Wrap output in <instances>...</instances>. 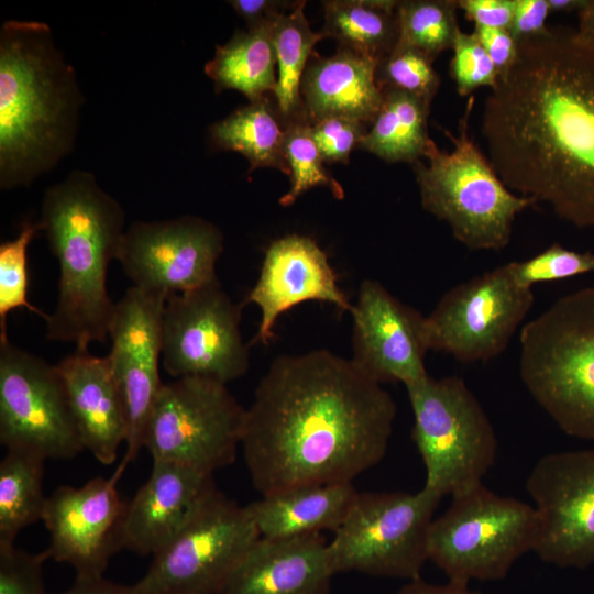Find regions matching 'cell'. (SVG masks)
<instances>
[{"instance_id": "6da1fadb", "label": "cell", "mask_w": 594, "mask_h": 594, "mask_svg": "<svg viewBox=\"0 0 594 594\" xmlns=\"http://www.w3.org/2000/svg\"><path fill=\"white\" fill-rule=\"evenodd\" d=\"M397 408L382 384L328 350L274 359L245 409L241 449L262 496L351 483L386 454Z\"/></svg>"}, {"instance_id": "7a4b0ae2", "label": "cell", "mask_w": 594, "mask_h": 594, "mask_svg": "<svg viewBox=\"0 0 594 594\" xmlns=\"http://www.w3.org/2000/svg\"><path fill=\"white\" fill-rule=\"evenodd\" d=\"M481 131L512 191L578 228L594 226L593 46L565 29L519 43L485 99Z\"/></svg>"}, {"instance_id": "3957f363", "label": "cell", "mask_w": 594, "mask_h": 594, "mask_svg": "<svg viewBox=\"0 0 594 594\" xmlns=\"http://www.w3.org/2000/svg\"><path fill=\"white\" fill-rule=\"evenodd\" d=\"M84 95L40 21L0 29V187L30 186L74 148Z\"/></svg>"}, {"instance_id": "277c9868", "label": "cell", "mask_w": 594, "mask_h": 594, "mask_svg": "<svg viewBox=\"0 0 594 594\" xmlns=\"http://www.w3.org/2000/svg\"><path fill=\"white\" fill-rule=\"evenodd\" d=\"M124 217L87 170L75 169L46 189L40 223L59 266L56 306L45 319L48 340L79 351L106 341L116 307L107 274L125 232Z\"/></svg>"}, {"instance_id": "5b68a950", "label": "cell", "mask_w": 594, "mask_h": 594, "mask_svg": "<svg viewBox=\"0 0 594 594\" xmlns=\"http://www.w3.org/2000/svg\"><path fill=\"white\" fill-rule=\"evenodd\" d=\"M519 375L566 435L594 441V286L557 299L519 336Z\"/></svg>"}, {"instance_id": "8992f818", "label": "cell", "mask_w": 594, "mask_h": 594, "mask_svg": "<svg viewBox=\"0 0 594 594\" xmlns=\"http://www.w3.org/2000/svg\"><path fill=\"white\" fill-rule=\"evenodd\" d=\"M470 96L458 133L443 130L452 150L432 141L413 164L425 210L448 223L457 241L472 251H499L510 241L516 216L537 202L512 191L470 135Z\"/></svg>"}, {"instance_id": "52a82bcc", "label": "cell", "mask_w": 594, "mask_h": 594, "mask_svg": "<svg viewBox=\"0 0 594 594\" xmlns=\"http://www.w3.org/2000/svg\"><path fill=\"white\" fill-rule=\"evenodd\" d=\"M405 387L414 415L411 438L426 469L424 487L453 497L483 484L496 458L497 440L465 382L428 374Z\"/></svg>"}, {"instance_id": "ba28073f", "label": "cell", "mask_w": 594, "mask_h": 594, "mask_svg": "<svg viewBox=\"0 0 594 594\" xmlns=\"http://www.w3.org/2000/svg\"><path fill=\"white\" fill-rule=\"evenodd\" d=\"M538 529L534 506L481 484L453 496L450 507L433 518L428 557L451 582L499 581L534 550Z\"/></svg>"}, {"instance_id": "9c48e42d", "label": "cell", "mask_w": 594, "mask_h": 594, "mask_svg": "<svg viewBox=\"0 0 594 594\" xmlns=\"http://www.w3.org/2000/svg\"><path fill=\"white\" fill-rule=\"evenodd\" d=\"M442 497L416 493H359L349 515L328 542L333 574L359 572L415 580L429 560L428 539Z\"/></svg>"}, {"instance_id": "30bf717a", "label": "cell", "mask_w": 594, "mask_h": 594, "mask_svg": "<svg viewBox=\"0 0 594 594\" xmlns=\"http://www.w3.org/2000/svg\"><path fill=\"white\" fill-rule=\"evenodd\" d=\"M243 408L227 384L201 377L164 383L143 438L153 461L205 473L231 465L241 447Z\"/></svg>"}, {"instance_id": "8fae6325", "label": "cell", "mask_w": 594, "mask_h": 594, "mask_svg": "<svg viewBox=\"0 0 594 594\" xmlns=\"http://www.w3.org/2000/svg\"><path fill=\"white\" fill-rule=\"evenodd\" d=\"M258 539L246 507L216 490L138 582L148 594H220Z\"/></svg>"}, {"instance_id": "7c38bea8", "label": "cell", "mask_w": 594, "mask_h": 594, "mask_svg": "<svg viewBox=\"0 0 594 594\" xmlns=\"http://www.w3.org/2000/svg\"><path fill=\"white\" fill-rule=\"evenodd\" d=\"M0 442L45 460L82 450L62 377L47 363L0 336Z\"/></svg>"}, {"instance_id": "4fadbf2b", "label": "cell", "mask_w": 594, "mask_h": 594, "mask_svg": "<svg viewBox=\"0 0 594 594\" xmlns=\"http://www.w3.org/2000/svg\"><path fill=\"white\" fill-rule=\"evenodd\" d=\"M534 304L512 262L450 288L427 316L429 349L462 363L502 354Z\"/></svg>"}, {"instance_id": "5bb4252c", "label": "cell", "mask_w": 594, "mask_h": 594, "mask_svg": "<svg viewBox=\"0 0 594 594\" xmlns=\"http://www.w3.org/2000/svg\"><path fill=\"white\" fill-rule=\"evenodd\" d=\"M241 305L219 280L170 295L162 321V359L174 378L201 377L228 384L245 375L249 349L241 331Z\"/></svg>"}, {"instance_id": "9a60e30c", "label": "cell", "mask_w": 594, "mask_h": 594, "mask_svg": "<svg viewBox=\"0 0 594 594\" xmlns=\"http://www.w3.org/2000/svg\"><path fill=\"white\" fill-rule=\"evenodd\" d=\"M526 490L539 519L532 551L559 568L594 565V448L542 457Z\"/></svg>"}, {"instance_id": "2e32d148", "label": "cell", "mask_w": 594, "mask_h": 594, "mask_svg": "<svg viewBox=\"0 0 594 594\" xmlns=\"http://www.w3.org/2000/svg\"><path fill=\"white\" fill-rule=\"evenodd\" d=\"M223 235L197 216L133 222L121 240L117 260L133 286L168 297L218 280L216 264Z\"/></svg>"}, {"instance_id": "e0dca14e", "label": "cell", "mask_w": 594, "mask_h": 594, "mask_svg": "<svg viewBox=\"0 0 594 594\" xmlns=\"http://www.w3.org/2000/svg\"><path fill=\"white\" fill-rule=\"evenodd\" d=\"M168 296L132 286L116 304L107 355L125 408L128 436L119 463L127 468L143 448L144 431L164 383L160 376L162 321Z\"/></svg>"}, {"instance_id": "ac0fdd59", "label": "cell", "mask_w": 594, "mask_h": 594, "mask_svg": "<svg viewBox=\"0 0 594 594\" xmlns=\"http://www.w3.org/2000/svg\"><path fill=\"white\" fill-rule=\"evenodd\" d=\"M125 468L80 487L62 485L47 496L42 521L50 535V559L70 565L76 576L103 575L110 559L123 549L127 509L117 488Z\"/></svg>"}, {"instance_id": "d6986e66", "label": "cell", "mask_w": 594, "mask_h": 594, "mask_svg": "<svg viewBox=\"0 0 594 594\" xmlns=\"http://www.w3.org/2000/svg\"><path fill=\"white\" fill-rule=\"evenodd\" d=\"M353 318L351 361L371 380L413 384L428 375L427 316L402 302L381 283H361Z\"/></svg>"}, {"instance_id": "ffe728a7", "label": "cell", "mask_w": 594, "mask_h": 594, "mask_svg": "<svg viewBox=\"0 0 594 594\" xmlns=\"http://www.w3.org/2000/svg\"><path fill=\"white\" fill-rule=\"evenodd\" d=\"M308 300L329 302L349 314L353 308L324 251L309 237H282L267 248L258 279L245 300L261 311L254 341L268 344L280 315Z\"/></svg>"}, {"instance_id": "44dd1931", "label": "cell", "mask_w": 594, "mask_h": 594, "mask_svg": "<svg viewBox=\"0 0 594 594\" xmlns=\"http://www.w3.org/2000/svg\"><path fill=\"white\" fill-rule=\"evenodd\" d=\"M217 490L213 474L153 461L146 482L127 503L123 549L154 557L187 525Z\"/></svg>"}, {"instance_id": "7402d4cb", "label": "cell", "mask_w": 594, "mask_h": 594, "mask_svg": "<svg viewBox=\"0 0 594 594\" xmlns=\"http://www.w3.org/2000/svg\"><path fill=\"white\" fill-rule=\"evenodd\" d=\"M56 369L82 443L103 465H111L128 436L124 404L108 356L76 350Z\"/></svg>"}, {"instance_id": "603a6c76", "label": "cell", "mask_w": 594, "mask_h": 594, "mask_svg": "<svg viewBox=\"0 0 594 594\" xmlns=\"http://www.w3.org/2000/svg\"><path fill=\"white\" fill-rule=\"evenodd\" d=\"M327 547L320 534L260 537L220 594H331Z\"/></svg>"}, {"instance_id": "cb8c5ba5", "label": "cell", "mask_w": 594, "mask_h": 594, "mask_svg": "<svg viewBox=\"0 0 594 594\" xmlns=\"http://www.w3.org/2000/svg\"><path fill=\"white\" fill-rule=\"evenodd\" d=\"M377 63L343 46L328 57L314 52L300 86L308 122L341 117L373 123L384 98L376 79Z\"/></svg>"}, {"instance_id": "d4e9b609", "label": "cell", "mask_w": 594, "mask_h": 594, "mask_svg": "<svg viewBox=\"0 0 594 594\" xmlns=\"http://www.w3.org/2000/svg\"><path fill=\"white\" fill-rule=\"evenodd\" d=\"M358 495L351 483L308 485L262 496L245 507L260 537L290 539L336 531Z\"/></svg>"}, {"instance_id": "484cf974", "label": "cell", "mask_w": 594, "mask_h": 594, "mask_svg": "<svg viewBox=\"0 0 594 594\" xmlns=\"http://www.w3.org/2000/svg\"><path fill=\"white\" fill-rule=\"evenodd\" d=\"M275 20L237 31L226 44L217 45L213 57L205 65V73L213 80L217 92L234 89L250 102L268 92L274 95L277 85Z\"/></svg>"}, {"instance_id": "4316f807", "label": "cell", "mask_w": 594, "mask_h": 594, "mask_svg": "<svg viewBox=\"0 0 594 594\" xmlns=\"http://www.w3.org/2000/svg\"><path fill=\"white\" fill-rule=\"evenodd\" d=\"M285 129L276 103L265 96L213 123L209 131L217 146L248 158L249 173L257 167H273L289 175L284 148Z\"/></svg>"}, {"instance_id": "83f0119b", "label": "cell", "mask_w": 594, "mask_h": 594, "mask_svg": "<svg viewBox=\"0 0 594 594\" xmlns=\"http://www.w3.org/2000/svg\"><path fill=\"white\" fill-rule=\"evenodd\" d=\"M430 105L410 94L385 90L372 128L359 146L391 163L420 161L433 141L428 134Z\"/></svg>"}, {"instance_id": "f1b7e54d", "label": "cell", "mask_w": 594, "mask_h": 594, "mask_svg": "<svg viewBox=\"0 0 594 594\" xmlns=\"http://www.w3.org/2000/svg\"><path fill=\"white\" fill-rule=\"evenodd\" d=\"M322 33L340 46L351 48L377 61L389 54L398 43V1L394 0H328L323 1Z\"/></svg>"}, {"instance_id": "f546056e", "label": "cell", "mask_w": 594, "mask_h": 594, "mask_svg": "<svg viewBox=\"0 0 594 594\" xmlns=\"http://www.w3.org/2000/svg\"><path fill=\"white\" fill-rule=\"evenodd\" d=\"M305 1L280 14L274 23V44L278 77L274 92L277 109L287 124L307 121L300 94L302 75L315 45L326 38L322 32H314L305 15Z\"/></svg>"}, {"instance_id": "4dcf8cb0", "label": "cell", "mask_w": 594, "mask_h": 594, "mask_svg": "<svg viewBox=\"0 0 594 594\" xmlns=\"http://www.w3.org/2000/svg\"><path fill=\"white\" fill-rule=\"evenodd\" d=\"M45 459L7 450L0 462V544L14 543L26 527L42 520L47 496L43 490Z\"/></svg>"}, {"instance_id": "1f68e13d", "label": "cell", "mask_w": 594, "mask_h": 594, "mask_svg": "<svg viewBox=\"0 0 594 594\" xmlns=\"http://www.w3.org/2000/svg\"><path fill=\"white\" fill-rule=\"evenodd\" d=\"M457 0L398 1V44L415 47L432 61L451 50L461 30Z\"/></svg>"}, {"instance_id": "d6a6232c", "label": "cell", "mask_w": 594, "mask_h": 594, "mask_svg": "<svg viewBox=\"0 0 594 594\" xmlns=\"http://www.w3.org/2000/svg\"><path fill=\"white\" fill-rule=\"evenodd\" d=\"M284 148L290 188L279 198L282 206L293 205L301 194L316 186L329 188L337 199L344 197L341 184L323 166L324 161L312 138L309 122L286 124Z\"/></svg>"}, {"instance_id": "836d02e7", "label": "cell", "mask_w": 594, "mask_h": 594, "mask_svg": "<svg viewBox=\"0 0 594 594\" xmlns=\"http://www.w3.org/2000/svg\"><path fill=\"white\" fill-rule=\"evenodd\" d=\"M433 61L424 52L404 44L377 63L376 79L383 91L398 90L432 101L440 87Z\"/></svg>"}, {"instance_id": "e575fe53", "label": "cell", "mask_w": 594, "mask_h": 594, "mask_svg": "<svg viewBox=\"0 0 594 594\" xmlns=\"http://www.w3.org/2000/svg\"><path fill=\"white\" fill-rule=\"evenodd\" d=\"M37 231H42L40 222H25L14 239L0 244V336L7 334V316L14 309L26 308L44 319L47 317L26 299V251Z\"/></svg>"}, {"instance_id": "d590c367", "label": "cell", "mask_w": 594, "mask_h": 594, "mask_svg": "<svg viewBox=\"0 0 594 594\" xmlns=\"http://www.w3.org/2000/svg\"><path fill=\"white\" fill-rule=\"evenodd\" d=\"M518 283L532 288L535 284L571 278L594 273V254L578 252L553 243L535 256L525 261H513Z\"/></svg>"}, {"instance_id": "8d00e7d4", "label": "cell", "mask_w": 594, "mask_h": 594, "mask_svg": "<svg viewBox=\"0 0 594 594\" xmlns=\"http://www.w3.org/2000/svg\"><path fill=\"white\" fill-rule=\"evenodd\" d=\"M451 50L450 75L460 96H472L481 87H495L497 70L473 31L460 30Z\"/></svg>"}, {"instance_id": "74e56055", "label": "cell", "mask_w": 594, "mask_h": 594, "mask_svg": "<svg viewBox=\"0 0 594 594\" xmlns=\"http://www.w3.org/2000/svg\"><path fill=\"white\" fill-rule=\"evenodd\" d=\"M48 559L46 550L32 553L14 543L0 544V594H50L43 576Z\"/></svg>"}, {"instance_id": "f35d334b", "label": "cell", "mask_w": 594, "mask_h": 594, "mask_svg": "<svg viewBox=\"0 0 594 594\" xmlns=\"http://www.w3.org/2000/svg\"><path fill=\"white\" fill-rule=\"evenodd\" d=\"M365 123L341 117H329L310 123L312 138L327 163L348 164L350 154L367 132Z\"/></svg>"}, {"instance_id": "ab89813d", "label": "cell", "mask_w": 594, "mask_h": 594, "mask_svg": "<svg viewBox=\"0 0 594 594\" xmlns=\"http://www.w3.org/2000/svg\"><path fill=\"white\" fill-rule=\"evenodd\" d=\"M549 13L547 0H514L509 31L517 43L544 34L549 29L546 25Z\"/></svg>"}, {"instance_id": "60d3db41", "label": "cell", "mask_w": 594, "mask_h": 594, "mask_svg": "<svg viewBox=\"0 0 594 594\" xmlns=\"http://www.w3.org/2000/svg\"><path fill=\"white\" fill-rule=\"evenodd\" d=\"M458 7L474 28H510L514 0H458Z\"/></svg>"}, {"instance_id": "b9f144b4", "label": "cell", "mask_w": 594, "mask_h": 594, "mask_svg": "<svg viewBox=\"0 0 594 594\" xmlns=\"http://www.w3.org/2000/svg\"><path fill=\"white\" fill-rule=\"evenodd\" d=\"M473 32L482 43L498 77L506 74L518 57L519 44L509 30L492 28H474Z\"/></svg>"}, {"instance_id": "7bdbcfd3", "label": "cell", "mask_w": 594, "mask_h": 594, "mask_svg": "<svg viewBox=\"0 0 594 594\" xmlns=\"http://www.w3.org/2000/svg\"><path fill=\"white\" fill-rule=\"evenodd\" d=\"M296 2L276 0L229 1L235 12L246 21L248 28L274 21L277 16L294 8Z\"/></svg>"}, {"instance_id": "ee69618b", "label": "cell", "mask_w": 594, "mask_h": 594, "mask_svg": "<svg viewBox=\"0 0 594 594\" xmlns=\"http://www.w3.org/2000/svg\"><path fill=\"white\" fill-rule=\"evenodd\" d=\"M51 594V593H50ZM55 594H148L139 582L123 585L103 575L76 576L74 583L64 592Z\"/></svg>"}, {"instance_id": "f6af8a7d", "label": "cell", "mask_w": 594, "mask_h": 594, "mask_svg": "<svg viewBox=\"0 0 594 594\" xmlns=\"http://www.w3.org/2000/svg\"><path fill=\"white\" fill-rule=\"evenodd\" d=\"M396 594H481L469 587V584H461L449 581L447 584H431L418 578L410 580L402 586Z\"/></svg>"}, {"instance_id": "bcb514c9", "label": "cell", "mask_w": 594, "mask_h": 594, "mask_svg": "<svg viewBox=\"0 0 594 594\" xmlns=\"http://www.w3.org/2000/svg\"><path fill=\"white\" fill-rule=\"evenodd\" d=\"M579 26L574 35L582 44L594 47V0H587L586 4L578 12Z\"/></svg>"}, {"instance_id": "7dc6e473", "label": "cell", "mask_w": 594, "mask_h": 594, "mask_svg": "<svg viewBox=\"0 0 594 594\" xmlns=\"http://www.w3.org/2000/svg\"><path fill=\"white\" fill-rule=\"evenodd\" d=\"M550 12H579L587 0H547Z\"/></svg>"}]
</instances>
